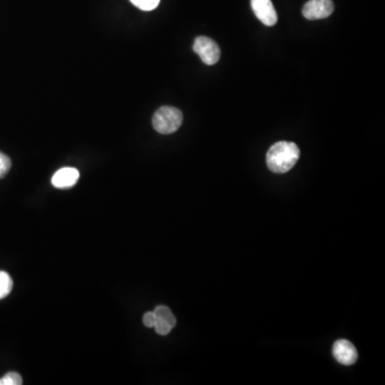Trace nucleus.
Segmentation results:
<instances>
[{
	"label": "nucleus",
	"mask_w": 385,
	"mask_h": 385,
	"mask_svg": "<svg viewBox=\"0 0 385 385\" xmlns=\"http://www.w3.org/2000/svg\"><path fill=\"white\" fill-rule=\"evenodd\" d=\"M193 50L206 65H214L218 63L220 50L218 44L208 37H198L195 40Z\"/></svg>",
	"instance_id": "7ed1b4c3"
},
{
	"label": "nucleus",
	"mask_w": 385,
	"mask_h": 385,
	"mask_svg": "<svg viewBox=\"0 0 385 385\" xmlns=\"http://www.w3.org/2000/svg\"><path fill=\"white\" fill-rule=\"evenodd\" d=\"M251 9L257 19L266 26H274L278 23L275 8L271 0H251Z\"/></svg>",
	"instance_id": "39448f33"
},
{
	"label": "nucleus",
	"mask_w": 385,
	"mask_h": 385,
	"mask_svg": "<svg viewBox=\"0 0 385 385\" xmlns=\"http://www.w3.org/2000/svg\"><path fill=\"white\" fill-rule=\"evenodd\" d=\"M333 355L342 365H352L357 361V351L349 340H340L333 344Z\"/></svg>",
	"instance_id": "423d86ee"
},
{
	"label": "nucleus",
	"mask_w": 385,
	"mask_h": 385,
	"mask_svg": "<svg viewBox=\"0 0 385 385\" xmlns=\"http://www.w3.org/2000/svg\"><path fill=\"white\" fill-rule=\"evenodd\" d=\"M13 288V280L5 271H0V300L5 299L11 293Z\"/></svg>",
	"instance_id": "1a4fd4ad"
},
{
	"label": "nucleus",
	"mask_w": 385,
	"mask_h": 385,
	"mask_svg": "<svg viewBox=\"0 0 385 385\" xmlns=\"http://www.w3.org/2000/svg\"><path fill=\"white\" fill-rule=\"evenodd\" d=\"M23 384L22 377L19 376V373H8L6 376L0 379V385H21Z\"/></svg>",
	"instance_id": "9b49d317"
},
{
	"label": "nucleus",
	"mask_w": 385,
	"mask_h": 385,
	"mask_svg": "<svg viewBox=\"0 0 385 385\" xmlns=\"http://www.w3.org/2000/svg\"><path fill=\"white\" fill-rule=\"evenodd\" d=\"M154 315L156 317L154 329H156V332L158 333V335H167L177 324V319L167 306L160 305V306L156 307L154 309Z\"/></svg>",
	"instance_id": "0eeeda50"
},
{
	"label": "nucleus",
	"mask_w": 385,
	"mask_h": 385,
	"mask_svg": "<svg viewBox=\"0 0 385 385\" xmlns=\"http://www.w3.org/2000/svg\"><path fill=\"white\" fill-rule=\"evenodd\" d=\"M183 115L178 108L163 106L154 114L152 125L160 134H172L181 127Z\"/></svg>",
	"instance_id": "f03ea898"
},
{
	"label": "nucleus",
	"mask_w": 385,
	"mask_h": 385,
	"mask_svg": "<svg viewBox=\"0 0 385 385\" xmlns=\"http://www.w3.org/2000/svg\"><path fill=\"white\" fill-rule=\"evenodd\" d=\"M10 168H11V160L9 156L0 152V179L7 175Z\"/></svg>",
	"instance_id": "f8f14e48"
},
{
	"label": "nucleus",
	"mask_w": 385,
	"mask_h": 385,
	"mask_svg": "<svg viewBox=\"0 0 385 385\" xmlns=\"http://www.w3.org/2000/svg\"><path fill=\"white\" fill-rule=\"evenodd\" d=\"M143 321H144V324L147 328H154L156 322V315H154V311H148V313H145Z\"/></svg>",
	"instance_id": "ddd939ff"
},
{
	"label": "nucleus",
	"mask_w": 385,
	"mask_h": 385,
	"mask_svg": "<svg viewBox=\"0 0 385 385\" xmlns=\"http://www.w3.org/2000/svg\"><path fill=\"white\" fill-rule=\"evenodd\" d=\"M160 0H131V3L143 10V11H152L160 5Z\"/></svg>",
	"instance_id": "9d476101"
},
{
	"label": "nucleus",
	"mask_w": 385,
	"mask_h": 385,
	"mask_svg": "<svg viewBox=\"0 0 385 385\" xmlns=\"http://www.w3.org/2000/svg\"><path fill=\"white\" fill-rule=\"evenodd\" d=\"M79 179V171L76 168H61L52 178V185L57 189H69L74 187Z\"/></svg>",
	"instance_id": "6e6552de"
},
{
	"label": "nucleus",
	"mask_w": 385,
	"mask_h": 385,
	"mask_svg": "<svg viewBox=\"0 0 385 385\" xmlns=\"http://www.w3.org/2000/svg\"><path fill=\"white\" fill-rule=\"evenodd\" d=\"M334 11V3L332 0H309L304 6L302 13L305 19L309 21L323 19L332 15Z\"/></svg>",
	"instance_id": "20e7f679"
},
{
	"label": "nucleus",
	"mask_w": 385,
	"mask_h": 385,
	"mask_svg": "<svg viewBox=\"0 0 385 385\" xmlns=\"http://www.w3.org/2000/svg\"><path fill=\"white\" fill-rule=\"evenodd\" d=\"M300 158V149L295 143L278 141L269 149L267 165L271 171L285 174L292 169Z\"/></svg>",
	"instance_id": "f257e3e1"
}]
</instances>
